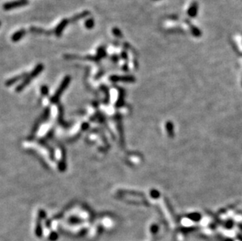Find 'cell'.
<instances>
[{
	"label": "cell",
	"instance_id": "1",
	"mask_svg": "<svg viewBox=\"0 0 242 241\" xmlns=\"http://www.w3.org/2000/svg\"><path fill=\"white\" fill-rule=\"evenodd\" d=\"M28 4V1L27 0H15L13 2H6L5 4H3L2 8L4 10H11L17 7H21V6H26Z\"/></svg>",
	"mask_w": 242,
	"mask_h": 241
},
{
	"label": "cell",
	"instance_id": "2",
	"mask_svg": "<svg viewBox=\"0 0 242 241\" xmlns=\"http://www.w3.org/2000/svg\"><path fill=\"white\" fill-rule=\"evenodd\" d=\"M70 22H69L68 19H63L62 21L58 24L57 26L54 29V35H56V37H60L61 35H62L63 31H64V28L67 27V25Z\"/></svg>",
	"mask_w": 242,
	"mask_h": 241
},
{
	"label": "cell",
	"instance_id": "3",
	"mask_svg": "<svg viewBox=\"0 0 242 241\" xmlns=\"http://www.w3.org/2000/svg\"><path fill=\"white\" fill-rule=\"evenodd\" d=\"M25 33H26V31H25L24 29H21V30L16 31V32L11 36V40H12L13 42H17L20 41V40L24 36Z\"/></svg>",
	"mask_w": 242,
	"mask_h": 241
},
{
	"label": "cell",
	"instance_id": "4",
	"mask_svg": "<svg viewBox=\"0 0 242 241\" xmlns=\"http://www.w3.org/2000/svg\"><path fill=\"white\" fill-rule=\"evenodd\" d=\"M90 14V13L89 12V11H83V12H82L81 13H79V14L77 15H75L74 17H72L69 20V22L70 23H75L76 22V21H79V20H81V19L82 18H85V17H86L87 16H89V15Z\"/></svg>",
	"mask_w": 242,
	"mask_h": 241
},
{
	"label": "cell",
	"instance_id": "5",
	"mask_svg": "<svg viewBox=\"0 0 242 241\" xmlns=\"http://www.w3.org/2000/svg\"><path fill=\"white\" fill-rule=\"evenodd\" d=\"M30 31L33 32L35 34H46V35H51L50 33L53 32V31H47L46 30H43L42 28H40V27H30Z\"/></svg>",
	"mask_w": 242,
	"mask_h": 241
},
{
	"label": "cell",
	"instance_id": "6",
	"mask_svg": "<svg viewBox=\"0 0 242 241\" xmlns=\"http://www.w3.org/2000/svg\"><path fill=\"white\" fill-rule=\"evenodd\" d=\"M94 25H95V21H94V19L88 18L86 21H85V27H86L87 29L93 28Z\"/></svg>",
	"mask_w": 242,
	"mask_h": 241
},
{
	"label": "cell",
	"instance_id": "7",
	"mask_svg": "<svg viewBox=\"0 0 242 241\" xmlns=\"http://www.w3.org/2000/svg\"><path fill=\"white\" fill-rule=\"evenodd\" d=\"M106 56H107V53H106V50L104 49V46H99L97 50V56L100 59V58L104 57Z\"/></svg>",
	"mask_w": 242,
	"mask_h": 241
},
{
	"label": "cell",
	"instance_id": "8",
	"mask_svg": "<svg viewBox=\"0 0 242 241\" xmlns=\"http://www.w3.org/2000/svg\"><path fill=\"white\" fill-rule=\"evenodd\" d=\"M26 75H27L26 74H21V75H20V76L15 77L14 79H10V80H9L8 82H6V85H12L13 83L16 82L17 81L20 80V79H21V78H23V77L26 76Z\"/></svg>",
	"mask_w": 242,
	"mask_h": 241
},
{
	"label": "cell",
	"instance_id": "9",
	"mask_svg": "<svg viewBox=\"0 0 242 241\" xmlns=\"http://www.w3.org/2000/svg\"><path fill=\"white\" fill-rule=\"evenodd\" d=\"M112 32H113V34L115 35L116 37H118V38L122 37V31H121L118 28H117V27H114V28L112 29Z\"/></svg>",
	"mask_w": 242,
	"mask_h": 241
},
{
	"label": "cell",
	"instance_id": "10",
	"mask_svg": "<svg viewBox=\"0 0 242 241\" xmlns=\"http://www.w3.org/2000/svg\"><path fill=\"white\" fill-rule=\"evenodd\" d=\"M111 59H113V60H114V61H117V60H118V56H115V55H114V56H113L111 57Z\"/></svg>",
	"mask_w": 242,
	"mask_h": 241
},
{
	"label": "cell",
	"instance_id": "11",
	"mask_svg": "<svg viewBox=\"0 0 242 241\" xmlns=\"http://www.w3.org/2000/svg\"><path fill=\"white\" fill-rule=\"evenodd\" d=\"M0 26H1V21H0Z\"/></svg>",
	"mask_w": 242,
	"mask_h": 241
}]
</instances>
